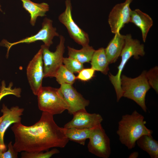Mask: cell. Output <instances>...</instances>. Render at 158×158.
Segmentation results:
<instances>
[{"label": "cell", "instance_id": "obj_28", "mask_svg": "<svg viewBox=\"0 0 158 158\" xmlns=\"http://www.w3.org/2000/svg\"><path fill=\"white\" fill-rule=\"evenodd\" d=\"M10 94H11V91L10 89L3 87L0 90V101L4 96Z\"/></svg>", "mask_w": 158, "mask_h": 158}, {"label": "cell", "instance_id": "obj_27", "mask_svg": "<svg viewBox=\"0 0 158 158\" xmlns=\"http://www.w3.org/2000/svg\"><path fill=\"white\" fill-rule=\"evenodd\" d=\"M8 149L4 151L0 149V158H17L18 153L13 148L12 142H10L8 144Z\"/></svg>", "mask_w": 158, "mask_h": 158}, {"label": "cell", "instance_id": "obj_10", "mask_svg": "<svg viewBox=\"0 0 158 158\" xmlns=\"http://www.w3.org/2000/svg\"><path fill=\"white\" fill-rule=\"evenodd\" d=\"M42 49L41 48L28 63L26 68L28 80L33 93L37 96L42 86L44 77Z\"/></svg>", "mask_w": 158, "mask_h": 158}, {"label": "cell", "instance_id": "obj_7", "mask_svg": "<svg viewBox=\"0 0 158 158\" xmlns=\"http://www.w3.org/2000/svg\"><path fill=\"white\" fill-rule=\"evenodd\" d=\"M59 42L54 52L50 51L49 47L42 45L44 78L54 77L60 67L63 64L65 51V39L62 35L59 36Z\"/></svg>", "mask_w": 158, "mask_h": 158}, {"label": "cell", "instance_id": "obj_19", "mask_svg": "<svg viewBox=\"0 0 158 158\" xmlns=\"http://www.w3.org/2000/svg\"><path fill=\"white\" fill-rule=\"evenodd\" d=\"M138 146L146 152L151 158H158V142L152 135H142L136 141Z\"/></svg>", "mask_w": 158, "mask_h": 158}, {"label": "cell", "instance_id": "obj_17", "mask_svg": "<svg viewBox=\"0 0 158 158\" xmlns=\"http://www.w3.org/2000/svg\"><path fill=\"white\" fill-rule=\"evenodd\" d=\"M20 0L22 2L23 7L30 14V22L32 26H35L38 17L46 16V13L49 9V4L45 2L38 3L30 0Z\"/></svg>", "mask_w": 158, "mask_h": 158}, {"label": "cell", "instance_id": "obj_16", "mask_svg": "<svg viewBox=\"0 0 158 158\" xmlns=\"http://www.w3.org/2000/svg\"><path fill=\"white\" fill-rule=\"evenodd\" d=\"M125 35L120 32L115 35L105 49V53L110 63H115L120 56L125 43Z\"/></svg>", "mask_w": 158, "mask_h": 158}, {"label": "cell", "instance_id": "obj_2", "mask_svg": "<svg viewBox=\"0 0 158 158\" xmlns=\"http://www.w3.org/2000/svg\"><path fill=\"white\" fill-rule=\"evenodd\" d=\"M144 117L136 110L131 114L122 116L116 131L121 142L129 150L135 146L137 140L142 135H151L153 131L145 126Z\"/></svg>", "mask_w": 158, "mask_h": 158}, {"label": "cell", "instance_id": "obj_8", "mask_svg": "<svg viewBox=\"0 0 158 158\" xmlns=\"http://www.w3.org/2000/svg\"><path fill=\"white\" fill-rule=\"evenodd\" d=\"M65 5L64 11L58 17L59 21L66 27L70 36L76 43L82 46L89 44L88 34L81 29L73 19L71 1L66 0Z\"/></svg>", "mask_w": 158, "mask_h": 158}, {"label": "cell", "instance_id": "obj_15", "mask_svg": "<svg viewBox=\"0 0 158 158\" xmlns=\"http://www.w3.org/2000/svg\"><path fill=\"white\" fill-rule=\"evenodd\" d=\"M130 22L133 23L140 28L142 32V40L145 42L148 32L153 24L151 17L137 9L131 10Z\"/></svg>", "mask_w": 158, "mask_h": 158}, {"label": "cell", "instance_id": "obj_6", "mask_svg": "<svg viewBox=\"0 0 158 158\" xmlns=\"http://www.w3.org/2000/svg\"><path fill=\"white\" fill-rule=\"evenodd\" d=\"M42 28L35 34L28 37L18 41L10 42L3 39L1 42V46L7 48L6 56L8 57L9 52L13 46L21 43L30 44L40 41L44 43L46 46L49 47L53 44V40L55 37H59L56 28L53 25V21L49 18H44L42 23Z\"/></svg>", "mask_w": 158, "mask_h": 158}, {"label": "cell", "instance_id": "obj_24", "mask_svg": "<svg viewBox=\"0 0 158 158\" xmlns=\"http://www.w3.org/2000/svg\"><path fill=\"white\" fill-rule=\"evenodd\" d=\"M63 64L73 73H78L84 68L83 64L70 57H64Z\"/></svg>", "mask_w": 158, "mask_h": 158}, {"label": "cell", "instance_id": "obj_12", "mask_svg": "<svg viewBox=\"0 0 158 158\" xmlns=\"http://www.w3.org/2000/svg\"><path fill=\"white\" fill-rule=\"evenodd\" d=\"M59 89L68 106V114L73 115L78 111H86L89 101L84 98L72 85L62 84Z\"/></svg>", "mask_w": 158, "mask_h": 158}, {"label": "cell", "instance_id": "obj_25", "mask_svg": "<svg viewBox=\"0 0 158 158\" xmlns=\"http://www.w3.org/2000/svg\"><path fill=\"white\" fill-rule=\"evenodd\" d=\"M146 76L151 87L158 92V68L156 66L146 72Z\"/></svg>", "mask_w": 158, "mask_h": 158}, {"label": "cell", "instance_id": "obj_9", "mask_svg": "<svg viewBox=\"0 0 158 158\" xmlns=\"http://www.w3.org/2000/svg\"><path fill=\"white\" fill-rule=\"evenodd\" d=\"M87 148L89 152L102 158H108L111 154L110 139L101 124L93 129L88 139Z\"/></svg>", "mask_w": 158, "mask_h": 158}, {"label": "cell", "instance_id": "obj_26", "mask_svg": "<svg viewBox=\"0 0 158 158\" xmlns=\"http://www.w3.org/2000/svg\"><path fill=\"white\" fill-rule=\"evenodd\" d=\"M95 71L90 68H83L76 76V79L84 81H87L91 79L94 76Z\"/></svg>", "mask_w": 158, "mask_h": 158}, {"label": "cell", "instance_id": "obj_23", "mask_svg": "<svg viewBox=\"0 0 158 158\" xmlns=\"http://www.w3.org/2000/svg\"><path fill=\"white\" fill-rule=\"evenodd\" d=\"M60 152L59 151L54 148L46 152L43 151L35 152H22L21 153V158H49L53 155Z\"/></svg>", "mask_w": 158, "mask_h": 158}, {"label": "cell", "instance_id": "obj_20", "mask_svg": "<svg viewBox=\"0 0 158 158\" xmlns=\"http://www.w3.org/2000/svg\"><path fill=\"white\" fill-rule=\"evenodd\" d=\"M68 56L73 58L83 64L90 61L95 51L94 48L89 44L82 46L79 50L69 46L67 47Z\"/></svg>", "mask_w": 158, "mask_h": 158}, {"label": "cell", "instance_id": "obj_18", "mask_svg": "<svg viewBox=\"0 0 158 158\" xmlns=\"http://www.w3.org/2000/svg\"><path fill=\"white\" fill-rule=\"evenodd\" d=\"M90 62L91 67L95 71H100L104 75L108 74L109 63L104 48L102 47L95 50Z\"/></svg>", "mask_w": 158, "mask_h": 158}, {"label": "cell", "instance_id": "obj_1", "mask_svg": "<svg viewBox=\"0 0 158 158\" xmlns=\"http://www.w3.org/2000/svg\"><path fill=\"white\" fill-rule=\"evenodd\" d=\"M15 137L13 146L18 152L48 151L53 147H64L69 140L63 127L54 121L53 115L42 112L37 122L31 126L21 123H14L11 127Z\"/></svg>", "mask_w": 158, "mask_h": 158}, {"label": "cell", "instance_id": "obj_3", "mask_svg": "<svg viewBox=\"0 0 158 158\" xmlns=\"http://www.w3.org/2000/svg\"><path fill=\"white\" fill-rule=\"evenodd\" d=\"M145 54L144 45L140 44L139 40L132 38L130 34L125 35V43L120 56L121 60L118 67V71L116 75L109 73V80L114 88L116 96V101L118 102L123 97V92L121 86V77L126 63L132 56L138 59L139 56H144Z\"/></svg>", "mask_w": 158, "mask_h": 158}, {"label": "cell", "instance_id": "obj_14", "mask_svg": "<svg viewBox=\"0 0 158 158\" xmlns=\"http://www.w3.org/2000/svg\"><path fill=\"white\" fill-rule=\"evenodd\" d=\"M71 120L66 124L63 128L78 129H92L101 124L103 121L98 114L88 113L86 111L77 112L73 115Z\"/></svg>", "mask_w": 158, "mask_h": 158}, {"label": "cell", "instance_id": "obj_22", "mask_svg": "<svg viewBox=\"0 0 158 158\" xmlns=\"http://www.w3.org/2000/svg\"><path fill=\"white\" fill-rule=\"evenodd\" d=\"M57 82L60 85H73L77 79L76 76L63 64L59 68L54 76Z\"/></svg>", "mask_w": 158, "mask_h": 158}, {"label": "cell", "instance_id": "obj_21", "mask_svg": "<svg viewBox=\"0 0 158 158\" xmlns=\"http://www.w3.org/2000/svg\"><path fill=\"white\" fill-rule=\"evenodd\" d=\"M64 133L69 140L84 145L85 141L90 138L93 128L80 129L75 128H65Z\"/></svg>", "mask_w": 158, "mask_h": 158}, {"label": "cell", "instance_id": "obj_29", "mask_svg": "<svg viewBox=\"0 0 158 158\" xmlns=\"http://www.w3.org/2000/svg\"><path fill=\"white\" fill-rule=\"evenodd\" d=\"M139 155V154L137 152H134L132 153L129 156V158H137Z\"/></svg>", "mask_w": 158, "mask_h": 158}, {"label": "cell", "instance_id": "obj_30", "mask_svg": "<svg viewBox=\"0 0 158 158\" xmlns=\"http://www.w3.org/2000/svg\"><path fill=\"white\" fill-rule=\"evenodd\" d=\"M0 11L1 12L3 11L2 8H1V6L0 4Z\"/></svg>", "mask_w": 158, "mask_h": 158}, {"label": "cell", "instance_id": "obj_13", "mask_svg": "<svg viewBox=\"0 0 158 158\" xmlns=\"http://www.w3.org/2000/svg\"><path fill=\"white\" fill-rule=\"evenodd\" d=\"M1 111L3 114L0 117V149L6 151L7 150L4 141L5 133L12 124L21 122L24 109L18 106L8 108L3 104Z\"/></svg>", "mask_w": 158, "mask_h": 158}, {"label": "cell", "instance_id": "obj_4", "mask_svg": "<svg viewBox=\"0 0 158 158\" xmlns=\"http://www.w3.org/2000/svg\"><path fill=\"white\" fill-rule=\"evenodd\" d=\"M120 82L123 97L134 101L146 112L145 96L151 88L147 78L146 71H144L139 76L134 78L121 75Z\"/></svg>", "mask_w": 158, "mask_h": 158}, {"label": "cell", "instance_id": "obj_11", "mask_svg": "<svg viewBox=\"0 0 158 158\" xmlns=\"http://www.w3.org/2000/svg\"><path fill=\"white\" fill-rule=\"evenodd\" d=\"M133 0H126L115 5L110 12L108 22L111 32L114 34L120 32L125 25L130 22L131 11L130 5Z\"/></svg>", "mask_w": 158, "mask_h": 158}, {"label": "cell", "instance_id": "obj_5", "mask_svg": "<svg viewBox=\"0 0 158 158\" xmlns=\"http://www.w3.org/2000/svg\"><path fill=\"white\" fill-rule=\"evenodd\" d=\"M39 110L54 115L67 110L68 106L59 88L42 86L37 95Z\"/></svg>", "mask_w": 158, "mask_h": 158}]
</instances>
